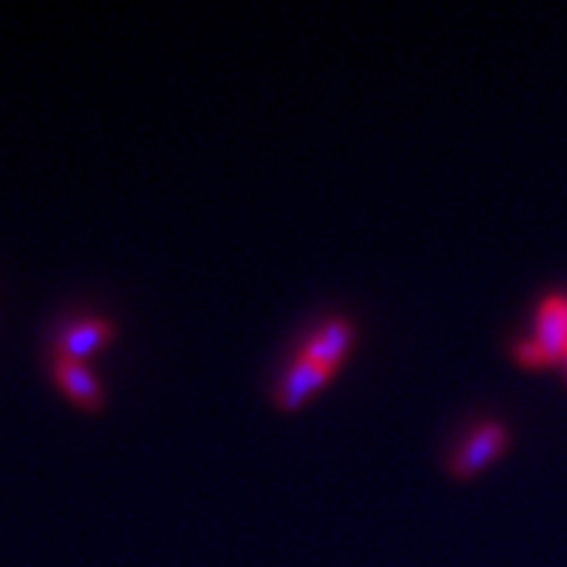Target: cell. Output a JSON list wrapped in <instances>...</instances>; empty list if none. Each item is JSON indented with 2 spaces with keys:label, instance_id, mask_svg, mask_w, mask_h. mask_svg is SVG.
Wrapping results in <instances>:
<instances>
[{
  "label": "cell",
  "instance_id": "cell-4",
  "mask_svg": "<svg viewBox=\"0 0 567 567\" xmlns=\"http://www.w3.org/2000/svg\"><path fill=\"white\" fill-rule=\"evenodd\" d=\"M113 324L107 319H82L73 321L64 333L59 337V353L55 357L75 359V362H84V357L96 353L102 344H107L113 339Z\"/></svg>",
  "mask_w": 567,
  "mask_h": 567
},
{
  "label": "cell",
  "instance_id": "cell-1",
  "mask_svg": "<svg viewBox=\"0 0 567 567\" xmlns=\"http://www.w3.org/2000/svg\"><path fill=\"white\" fill-rule=\"evenodd\" d=\"M509 434L504 425L498 423H486L481 425L478 432H472V437L457 449V455L452 457V472L455 478H472L478 475L484 466L495 461V457L507 449Z\"/></svg>",
  "mask_w": 567,
  "mask_h": 567
},
{
  "label": "cell",
  "instance_id": "cell-7",
  "mask_svg": "<svg viewBox=\"0 0 567 567\" xmlns=\"http://www.w3.org/2000/svg\"><path fill=\"white\" fill-rule=\"evenodd\" d=\"M515 359L527 368H547V357L538 351V344L533 339H522V342H515Z\"/></svg>",
  "mask_w": 567,
  "mask_h": 567
},
{
  "label": "cell",
  "instance_id": "cell-5",
  "mask_svg": "<svg viewBox=\"0 0 567 567\" xmlns=\"http://www.w3.org/2000/svg\"><path fill=\"white\" fill-rule=\"evenodd\" d=\"M53 373H55V380H59L61 389L68 391L75 403L84 405V409H90V411L102 409V403H105V391H102L99 380L93 377V371H90L84 362L55 357Z\"/></svg>",
  "mask_w": 567,
  "mask_h": 567
},
{
  "label": "cell",
  "instance_id": "cell-6",
  "mask_svg": "<svg viewBox=\"0 0 567 567\" xmlns=\"http://www.w3.org/2000/svg\"><path fill=\"white\" fill-rule=\"evenodd\" d=\"M353 342V328L348 319H330L324 328L305 344V357L321 362L328 368H339L342 359L348 357Z\"/></svg>",
  "mask_w": 567,
  "mask_h": 567
},
{
  "label": "cell",
  "instance_id": "cell-8",
  "mask_svg": "<svg viewBox=\"0 0 567 567\" xmlns=\"http://www.w3.org/2000/svg\"><path fill=\"white\" fill-rule=\"evenodd\" d=\"M561 365H565V377H567V353H565V357H561Z\"/></svg>",
  "mask_w": 567,
  "mask_h": 567
},
{
  "label": "cell",
  "instance_id": "cell-3",
  "mask_svg": "<svg viewBox=\"0 0 567 567\" xmlns=\"http://www.w3.org/2000/svg\"><path fill=\"white\" fill-rule=\"evenodd\" d=\"M533 342L545 353L547 362H561L567 353V296H547L536 313Z\"/></svg>",
  "mask_w": 567,
  "mask_h": 567
},
{
  "label": "cell",
  "instance_id": "cell-2",
  "mask_svg": "<svg viewBox=\"0 0 567 567\" xmlns=\"http://www.w3.org/2000/svg\"><path fill=\"white\" fill-rule=\"evenodd\" d=\"M333 373H337V368H328V365H321V362H313V359L301 357L299 362L287 371L281 389H278L276 394L278 409L296 411L299 405H305L307 396L316 394L319 389H324Z\"/></svg>",
  "mask_w": 567,
  "mask_h": 567
}]
</instances>
